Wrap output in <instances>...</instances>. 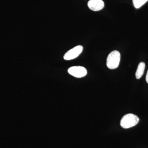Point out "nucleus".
I'll use <instances>...</instances> for the list:
<instances>
[{"instance_id":"obj_1","label":"nucleus","mask_w":148,"mask_h":148,"mask_svg":"<svg viewBox=\"0 0 148 148\" xmlns=\"http://www.w3.org/2000/svg\"><path fill=\"white\" fill-rule=\"evenodd\" d=\"M139 117L136 115L127 114L122 118L120 125L123 128L127 129L135 126L139 123Z\"/></svg>"},{"instance_id":"obj_2","label":"nucleus","mask_w":148,"mask_h":148,"mask_svg":"<svg viewBox=\"0 0 148 148\" xmlns=\"http://www.w3.org/2000/svg\"><path fill=\"white\" fill-rule=\"evenodd\" d=\"M121 54L117 50L112 51L108 56L107 59V66L110 69H116L119 65Z\"/></svg>"},{"instance_id":"obj_3","label":"nucleus","mask_w":148,"mask_h":148,"mask_svg":"<svg viewBox=\"0 0 148 148\" xmlns=\"http://www.w3.org/2000/svg\"><path fill=\"white\" fill-rule=\"evenodd\" d=\"M83 47L82 45H77L68 51L64 56V60L69 61L77 58L82 52Z\"/></svg>"},{"instance_id":"obj_4","label":"nucleus","mask_w":148,"mask_h":148,"mask_svg":"<svg viewBox=\"0 0 148 148\" xmlns=\"http://www.w3.org/2000/svg\"><path fill=\"white\" fill-rule=\"evenodd\" d=\"M68 73L76 78H82L87 75V71L84 67L80 66H73L68 69Z\"/></svg>"},{"instance_id":"obj_5","label":"nucleus","mask_w":148,"mask_h":148,"mask_svg":"<svg viewBox=\"0 0 148 148\" xmlns=\"http://www.w3.org/2000/svg\"><path fill=\"white\" fill-rule=\"evenodd\" d=\"M105 4L102 0H90L88 2V6L90 10L98 11L104 8Z\"/></svg>"},{"instance_id":"obj_6","label":"nucleus","mask_w":148,"mask_h":148,"mask_svg":"<svg viewBox=\"0 0 148 148\" xmlns=\"http://www.w3.org/2000/svg\"><path fill=\"white\" fill-rule=\"evenodd\" d=\"M145 69V64L144 62H140L138 65V69L135 73V76L137 79H140L143 76Z\"/></svg>"},{"instance_id":"obj_7","label":"nucleus","mask_w":148,"mask_h":148,"mask_svg":"<svg viewBox=\"0 0 148 148\" xmlns=\"http://www.w3.org/2000/svg\"><path fill=\"white\" fill-rule=\"evenodd\" d=\"M148 0H132L133 5L135 8L138 9L144 5Z\"/></svg>"},{"instance_id":"obj_8","label":"nucleus","mask_w":148,"mask_h":148,"mask_svg":"<svg viewBox=\"0 0 148 148\" xmlns=\"http://www.w3.org/2000/svg\"><path fill=\"white\" fill-rule=\"evenodd\" d=\"M146 80L148 84V71L147 72V75H146Z\"/></svg>"}]
</instances>
